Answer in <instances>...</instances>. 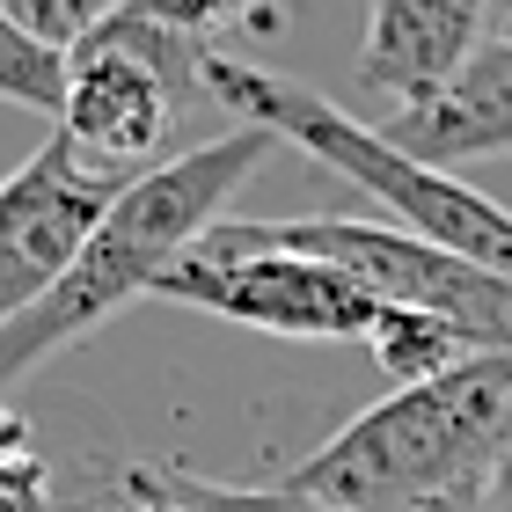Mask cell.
I'll return each mask as SVG.
<instances>
[{
	"instance_id": "5bb4252c",
	"label": "cell",
	"mask_w": 512,
	"mask_h": 512,
	"mask_svg": "<svg viewBox=\"0 0 512 512\" xmlns=\"http://www.w3.org/2000/svg\"><path fill=\"white\" fill-rule=\"evenodd\" d=\"M118 8H132V0H0V15L22 22L30 37L59 44V52H74V44L96 30V22H110Z\"/></svg>"
},
{
	"instance_id": "5b68a950",
	"label": "cell",
	"mask_w": 512,
	"mask_h": 512,
	"mask_svg": "<svg viewBox=\"0 0 512 512\" xmlns=\"http://www.w3.org/2000/svg\"><path fill=\"white\" fill-rule=\"evenodd\" d=\"M205 52L213 44L154 22L132 0L66 52V103L52 132H66L96 169L118 176L154 169L176 132V110L205 96Z\"/></svg>"
},
{
	"instance_id": "9a60e30c",
	"label": "cell",
	"mask_w": 512,
	"mask_h": 512,
	"mask_svg": "<svg viewBox=\"0 0 512 512\" xmlns=\"http://www.w3.org/2000/svg\"><path fill=\"white\" fill-rule=\"evenodd\" d=\"M154 22H169V30H183V37H213V30H227V22H242V15H256L264 0H139Z\"/></svg>"
},
{
	"instance_id": "4fadbf2b",
	"label": "cell",
	"mask_w": 512,
	"mask_h": 512,
	"mask_svg": "<svg viewBox=\"0 0 512 512\" xmlns=\"http://www.w3.org/2000/svg\"><path fill=\"white\" fill-rule=\"evenodd\" d=\"M0 512H59L52 469L37 454V425L0 403Z\"/></svg>"
},
{
	"instance_id": "7a4b0ae2",
	"label": "cell",
	"mask_w": 512,
	"mask_h": 512,
	"mask_svg": "<svg viewBox=\"0 0 512 512\" xmlns=\"http://www.w3.org/2000/svg\"><path fill=\"white\" fill-rule=\"evenodd\" d=\"M278 147L271 132L235 125L227 139H205L191 154H169L154 169H139L110 213L96 220V235L81 242V256L59 271L52 293H37L15 322H0V395L15 381H30L52 352H66L74 337H88L96 322H110L125 300H147L154 278L191 249L205 227L220 220V205L249 183V169Z\"/></svg>"
},
{
	"instance_id": "30bf717a",
	"label": "cell",
	"mask_w": 512,
	"mask_h": 512,
	"mask_svg": "<svg viewBox=\"0 0 512 512\" xmlns=\"http://www.w3.org/2000/svg\"><path fill=\"white\" fill-rule=\"evenodd\" d=\"M366 352L381 359V374H388L395 388H417V381L447 374V366H461V359H476V344L461 337L454 322H439V315L381 308V315H374V330H366Z\"/></svg>"
},
{
	"instance_id": "6da1fadb",
	"label": "cell",
	"mask_w": 512,
	"mask_h": 512,
	"mask_svg": "<svg viewBox=\"0 0 512 512\" xmlns=\"http://www.w3.org/2000/svg\"><path fill=\"white\" fill-rule=\"evenodd\" d=\"M505 395L512 352H476L417 388H388L374 410L300 454L286 483L337 512H476L512 454Z\"/></svg>"
},
{
	"instance_id": "7c38bea8",
	"label": "cell",
	"mask_w": 512,
	"mask_h": 512,
	"mask_svg": "<svg viewBox=\"0 0 512 512\" xmlns=\"http://www.w3.org/2000/svg\"><path fill=\"white\" fill-rule=\"evenodd\" d=\"M0 103L37 110V118H59V103H66V52L30 37L8 15H0Z\"/></svg>"
},
{
	"instance_id": "8fae6325",
	"label": "cell",
	"mask_w": 512,
	"mask_h": 512,
	"mask_svg": "<svg viewBox=\"0 0 512 512\" xmlns=\"http://www.w3.org/2000/svg\"><path fill=\"white\" fill-rule=\"evenodd\" d=\"M125 491L169 498V505H191V512H337L308 491H293L286 476L278 483H213V476H191V469H125Z\"/></svg>"
},
{
	"instance_id": "52a82bcc",
	"label": "cell",
	"mask_w": 512,
	"mask_h": 512,
	"mask_svg": "<svg viewBox=\"0 0 512 512\" xmlns=\"http://www.w3.org/2000/svg\"><path fill=\"white\" fill-rule=\"evenodd\" d=\"M125 183L132 176L96 169L66 132H52L15 176H0V322L59 286V271L81 256Z\"/></svg>"
},
{
	"instance_id": "ba28073f",
	"label": "cell",
	"mask_w": 512,
	"mask_h": 512,
	"mask_svg": "<svg viewBox=\"0 0 512 512\" xmlns=\"http://www.w3.org/2000/svg\"><path fill=\"white\" fill-rule=\"evenodd\" d=\"M483 44H491L483 0H374L352 81L366 103H381V118H395V110L432 103Z\"/></svg>"
},
{
	"instance_id": "2e32d148",
	"label": "cell",
	"mask_w": 512,
	"mask_h": 512,
	"mask_svg": "<svg viewBox=\"0 0 512 512\" xmlns=\"http://www.w3.org/2000/svg\"><path fill=\"white\" fill-rule=\"evenodd\" d=\"M483 22H491V37H512V0H483Z\"/></svg>"
},
{
	"instance_id": "ac0fdd59",
	"label": "cell",
	"mask_w": 512,
	"mask_h": 512,
	"mask_svg": "<svg viewBox=\"0 0 512 512\" xmlns=\"http://www.w3.org/2000/svg\"><path fill=\"white\" fill-rule=\"evenodd\" d=\"M505 447H512V395H505Z\"/></svg>"
},
{
	"instance_id": "e0dca14e",
	"label": "cell",
	"mask_w": 512,
	"mask_h": 512,
	"mask_svg": "<svg viewBox=\"0 0 512 512\" xmlns=\"http://www.w3.org/2000/svg\"><path fill=\"white\" fill-rule=\"evenodd\" d=\"M125 512H191V505H169V498H132Z\"/></svg>"
},
{
	"instance_id": "3957f363",
	"label": "cell",
	"mask_w": 512,
	"mask_h": 512,
	"mask_svg": "<svg viewBox=\"0 0 512 512\" xmlns=\"http://www.w3.org/2000/svg\"><path fill=\"white\" fill-rule=\"evenodd\" d=\"M205 96L227 103L242 125L271 132L278 147H300L308 161L337 169L344 183H359L366 198L381 205L395 227L425 235L432 249L447 256H469V264L498 271L512 286V213L461 183L454 169H432V161H410L403 147L352 118L344 103H330L315 81H293V74H271V66H249V59H227V52H205Z\"/></svg>"
},
{
	"instance_id": "277c9868",
	"label": "cell",
	"mask_w": 512,
	"mask_h": 512,
	"mask_svg": "<svg viewBox=\"0 0 512 512\" xmlns=\"http://www.w3.org/2000/svg\"><path fill=\"white\" fill-rule=\"evenodd\" d=\"M147 300H176V308L242 322V330H264V337H293V344H366L381 315V300L359 278L271 242L264 220H213L154 278Z\"/></svg>"
},
{
	"instance_id": "9c48e42d",
	"label": "cell",
	"mask_w": 512,
	"mask_h": 512,
	"mask_svg": "<svg viewBox=\"0 0 512 512\" xmlns=\"http://www.w3.org/2000/svg\"><path fill=\"white\" fill-rule=\"evenodd\" d=\"M374 132L388 147H403L410 161H432V169L505 154L512 147V37H491L432 103L374 118Z\"/></svg>"
},
{
	"instance_id": "8992f818",
	"label": "cell",
	"mask_w": 512,
	"mask_h": 512,
	"mask_svg": "<svg viewBox=\"0 0 512 512\" xmlns=\"http://www.w3.org/2000/svg\"><path fill=\"white\" fill-rule=\"evenodd\" d=\"M271 242H286L300 256H322L344 278H359L381 308H417L454 322L476 352H512V286L498 271L469 264V256L432 249L425 235L395 220H344V213H315V220H264Z\"/></svg>"
}]
</instances>
